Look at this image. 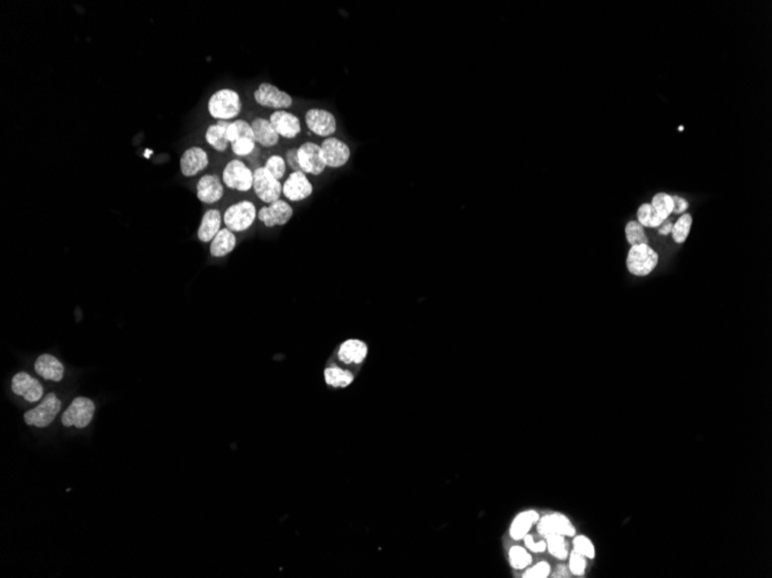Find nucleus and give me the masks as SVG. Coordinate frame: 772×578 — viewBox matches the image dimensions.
Instances as JSON below:
<instances>
[{"mask_svg":"<svg viewBox=\"0 0 772 578\" xmlns=\"http://www.w3.org/2000/svg\"><path fill=\"white\" fill-rule=\"evenodd\" d=\"M228 126H229V122L219 120L216 124L208 126L205 133L206 142L219 153H223L229 147V140L227 138Z\"/></svg>","mask_w":772,"mask_h":578,"instance_id":"nucleus-25","label":"nucleus"},{"mask_svg":"<svg viewBox=\"0 0 772 578\" xmlns=\"http://www.w3.org/2000/svg\"><path fill=\"white\" fill-rule=\"evenodd\" d=\"M223 223V215L215 208L205 211L202 222L199 224L197 237L204 244L211 243L213 238L220 232Z\"/></svg>","mask_w":772,"mask_h":578,"instance_id":"nucleus-21","label":"nucleus"},{"mask_svg":"<svg viewBox=\"0 0 772 578\" xmlns=\"http://www.w3.org/2000/svg\"><path fill=\"white\" fill-rule=\"evenodd\" d=\"M252 131H254L256 143L261 145L264 148H272L279 143L280 136L274 129L271 122L268 119L256 118L250 122Z\"/></svg>","mask_w":772,"mask_h":578,"instance_id":"nucleus-22","label":"nucleus"},{"mask_svg":"<svg viewBox=\"0 0 772 578\" xmlns=\"http://www.w3.org/2000/svg\"><path fill=\"white\" fill-rule=\"evenodd\" d=\"M231 150L240 157H245L252 154L256 148V141L252 139H241L230 143Z\"/></svg>","mask_w":772,"mask_h":578,"instance_id":"nucleus-36","label":"nucleus"},{"mask_svg":"<svg viewBox=\"0 0 772 578\" xmlns=\"http://www.w3.org/2000/svg\"><path fill=\"white\" fill-rule=\"evenodd\" d=\"M34 368L41 378L48 381L60 382L64 379L65 368L63 362L49 353L41 355L34 364Z\"/></svg>","mask_w":772,"mask_h":578,"instance_id":"nucleus-20","label":"nucleus"},{"mask_svg":"<svg viewBox=\"0 0 772 578\" xmlns=\"http://www.w3.org/2000/svg\"><path fill=\"white\" fill-rule=\"evenodd\" d=\"M208 164L209 157L207 153L197 146L186 149L179 160V169L186 178L195 177L197 174L204 171Z\"/></svg>","mask_w":772,"mask_h":578,"instance_id":"nucleus-17","label":"nucleus"},{"mask_svg":"<svg viewBox=\"0 0 772 578\" xmlns=\"http://www.w3.org/2000/svg\"><path fill=\"white\" fill-rule=\"evenodd\" d=\"M284 160H286L287 167L291 168V171H301L297 148L288 149L287 153L284 155Z\"/></svg>","mask_w":772,"mask_h":578,"instance_id":"nucleus-40","label":"nucleus"},{"mask_svg":"<svg viewBox=\"0 0 772 578\" xmlns=\"http://www.w3.org/2000/svg\"><path fill=\"white\" fill-rule=\"evenodd\" d=\"M588 563H586V558L581 556L579 553L572 551L570 556H569V569H570L571 574H574L576 576H583L586 570Z\"/></svg>","mask_w":772,"mask_h":578,"instance_id":"nucleus-37","label":"nucleus"},{"mask_svg":"<svg viewBox=\"0 0 772 578\" xmlns=\"http://www.w3.org/2000/svg\"><path fill=\"white\" fill-rule=\"evenodd\" d=\"M254 97L259 106L274 108L275 111L289 108L294 103V99L288 92L268 83H261L254 90Z\"/></svg>","mask_w":772,"mask_h":578,"instance_id":"nucleus-9","label":"nucleus"},{"mask_svg":"<svg viewBox=\"0 0 772 578\" xmlns=\"http://www.w3.org/2000/svg\"><path fill=\"white\" fill-rule=\"evenodd\" d=\"M659 227V234H661V236H666V234L672 232L673 224L667 218V220H663V223L660 224V227Z\"/></svg>","mask_w":772,"mask_h":578,"instance_id":"nucleus-42","label":"nucleus"},{"mask_svg":"<svg viewBox=\"0 0 772 578\" xmlns=\"http://www.w3.org/2000/svg\"><path fill=\"white\" fill-rule=\"evenodd\" d=\"M572 547H574L572 551L579 553L586 558L592 560L595 556V547H594L593 542L586 535H574V540H572Z\"/></svg>","mask_w":772,"mask_h":578,"instance_id":"nucleus-35","label":"nucleus"},{"mask_svg":"<svg viewBox=\"0 0 772 578\" xmlns=\"http://www.w3.org/2000/svg\"><path fill=\"white\" fill-rule=\"evenodd\" d=\"M314 193V185L303 171H291L282 183V195L288 202H302Z\"/></svg>","mask_w":772,"mask_h":578,"instance_id":"nucleus-10","label":"nucleus"},{"mask_svg":"<svg viewBox=\"0 0 772 578\" xmlns=\"http://www.w3.org/2000/svg\"><path fill=\"white\" fill-rule=\"evenodd\" d=\"M198 200L205 204H214L225 195V185L218 174H204L195 185Z\"/></svg>","mask_w":772,"mask_h":578,"instance_id":"nucleus-16","label":"nucleus"},{"mask_svg":"<svg viewBox=\"0 0 772 578\" xmlns=\"http://www.w3.org/2000/svg\"><path fill=\"white\" fill-rule=\"evenodd\" d=\"M95 414V404L88 397H76L69 405L63 416L62 424L65 428H86L92 423Z\"/></svg>","mask_w":772,"mask_h":578,"instance_id":"nucleus-5","label":"nucleus"},{"mask_svg":"<svg viewBox=\"0 0 772 578\" xmlns=\"http://www.w3.org/2000/svg\"><path fill=\"white\" fill-rule=\"evenodd\" d=\"M551 565L546 561H540L531 568L526 569L523 577L524 578H547L551 575Z\"/></svg>","mask_w":772,"mask_h":578,"instance_id":"nucleus-38","label":"nucleus"},{"mask_svg":"<svg viewBox=\"0 0 772 578\" xmlns=\"http://www.w3.org/2000/svg\"><path fill=\"white\" fill-rule=\"evenodd\" d=\"M322 151L327 168L340 169L350 162L352 150L346 142L336 136L326 138L322 142Z\"/></svg>","mask_w":772,"mask_h":578,"instance_id":"nucleus-13","label":"nucleus"},{"mask_svg":"<svg viewBox=\"0 0 772 578\" xmlns=\"http://www.w3.org/2000/svg\"><path fill=\"white\" fill-rule=\"evenodd\" d=\"M301 171L307 176L318 177L326 170V163L324 160L322 147L315 142H304L297 148Z\"/></svg>","mask_w":772,"mask_h":578,"instance_id":"nucleus-8","label":"nucleus"},{"mask_svg":"<svg viewBox=\"0 0 772 578\" xmlns=\"http://www.w3.org/2000/svg\"><path fill=\"white\" fill-rule=\"evenodd\" d=\"M222 183L233 191L247 193L254 188V171L240 160H231L222 171Z\"/></svg>","mask_w":772,"mask_h":578,"instance_id":"nucleus-3","label":"nucleus"},{"mask_svg":"<svg viewBox=\"0 0 772 578\" xmlns=\"http://www.w3.org/2000/svg\"><path fill=\"white\" fill-rule=\"evenodd\" d=\"M257 218V208L250 200L238 201L229 206L223 213L225 227L235 234L248 231Z\"/></svg>","mask_w":772,"mask_h":578,"instance_id":"nucleus-2","label":"nucleus"},{"mask_svg":"<svg viewBox=\"0 0 772 578\" xmlns=\"http://www.w3.org/2000/svg\"><path fill=\"white\" fill-rule=\"evenodd\" d=\"M525 542V547L532 553H544L547 551V546H546V540H542V542H535L533 539V535H525L523 538Z\"/></svg>","mask_w":772,"mask_h":578,"instance_id":"nucleus-39","label":"nucleus"},{"mask_svg":"<svg viewBox=\"0 0 772 578\" xmlns=\"http://www.w3.org/2000/svg\"><path fill=\"white\" fill-rule=\"evenodd\" d=\"M305 125L311 133L325 139L333 136L338 129L336 115L325 108H309L305 113Z\"/></svg>","mask_w":772,"mask_h":578,"instance_id":"nucleus-11","label":"nucleus"},{"mask_svg":"<svg viewBox=\"0 0 772 578\" xmlns=\"http://www.w3.org/2000/svg\"><path fill=\"white\" fill-rule=\"evenodd\" d=\"M691 224H693V217L689 214H683L677 220V223L674 224L672 232H670L673 236V239L675 240V243L683 244L686 241L687 238L689 236Z\"/></svg>","mask_w":772,"mask_h":578,"instance_id":"nucleus-33","label":"nucleus"},{"mask_svg":"<svg viewBox=\"0 0 772 578\" xmlns=\"http://www.w3.org/2000/svg\"><path fill=\"white\" fill-rule=\"evenodd\" d=\"M652 207L657 211L661 220H667L673 213L674 204L672 197L666 193H658L652 199Z\"/></svg>","mask_w":772,"mask_h":578,"instance_id":"nucleus-32","label":"nucleus"},{"mask_svg":"<svg viewBox=\"0 0 772 578\" xmlns=\"http://www.w3.org/2000/svg\"><path fill=\"white\" fill-rule=\"evenodd\" d=\"M679 131H683V126H680V127H679Z\"/></svg>","mask_w":772,"mask_h":578,"instance_id":"nucleus-43","label":"nucleus"},{"mask_svg":"<svg viewBox=\"0 0 772 578\" xmlns=\"http://www.w3.org/2000/svg\"><path fill=\"white\" fill-rule=\"evenodd\" d=\"M626 238L631 246L647 245L649 239L644 232V227L638 220H631L626 225Z\"/></svg>","mask_w":772,"mask_h":578,"instance_id":"nucleus-30","label":"nucleus"},{"mask_svg":"<svg viewBox=\"0 0 772 578\" xmlns=\"http://www.w3.org/2000/svg\"><path fill=\"white\" fill-rule=\"evenodd\" d=\"M254 190L258 199L265 204H271L280 200L282 195V183L277 181L264 168L254 170Z\"/></svg>","mask_w":772,"mask_h":578,"instance_id":"nucleus-7","label":"nucleus"},{"mask_svg":"<svg viewBox=\"0 0 772 578\" xmlns=\"http://www.w3.org/2000/svg\"><path fill=\"white\" fill-rule=\"evenodd\" d=\"M637 217H638V222L645 227H658L663 222V220H661L657 214V211H654L652 204H649L640 206L637 211Z\"/></svg>","mask_w":772,"mask_h":578,"instance_id":"nucleus-31","label":"nucleus"},{"mask_svg":"<svg viewBox=\"0 0 772 578\" xmlns=\"http://www.w3.org/2000/svg\"><path fill=\"white\" fill-rule=\"evenodd\" d=\"M672 200L674 204L673 213L675 214H682L688 209V201L684 200L683 197H672Z\"/></svg>","mask_w":772,"mask_h":578,"instance_id":"nucleus-41","label":"nucleus"},{"mask_svg":"<svg viewBox=\"0 0 772 578\" xmlns=\"http://www.w3.org/2000/svg\"><path fill=\"white\" fill-rule=\"evenodd\" d=\"M264 168L277 181L284 179L287 174V163L280 155H272L265 162Z\"/></svg>","mask_w":772,"mask_h":578,"instance_id":"nucleus-34","label":"nucleus"},{"mask_svg":"<svg viewBox=\"0 0 772 578\" xmlns=\"http://www.w3.org/2000/svg\"><path fill=\"white\" fill-rule=\"evenodd\" d=\"M12 391L29 403H36L43 397V386L26 372H19L12 379Z\"/></svg>","mask_w":772,"mask_h":578,"instance_id":"nucleus-15","label":"nucleus"},{"mask_svg":"<svg viewBox=\"0 0 772 578\" xmlns=\"http://www.w3.org/2000/svg\"><path fill=\"white\" fill-rule=\"evenodd\" d=\"M209 245V253L211 257L215 259H221L227 257L235 250L237 245V237L235 232L227 227H222L220 232L212 240Z\"/></svg>","mask_w":772,"mask_h":578,"instance_id":"nucleus-23","label":"nucleus"},{"mask_svg":"<svg viewBox=\"0 0 772 578\" xmlns=\"http://www.w3.org/2000/svg\"><path fill=\"white\" fill-rule=\"evenodd\" d=\"M207 110L212 118L216 119L218 122H229L241 113V96L234 89H219L208 99Z\"/></svg>","mask_w":772,"mask_h":578,"instance_id":"nucleus-1","label":"nucleus"},{"mask_svg":"<svg viewBox=\"0 0 772 578\" xmlns=\"http://www.w3.org/2000/svg\"><path fill=\"white\" fill-rule=\"evenodd\" d=\"M294 216V208L287 200L280 199L271 204H265L258 211V220L268 229L284 227Z\"/></svg>","mask_w":772,"mask_h":578,"instance_id":"nucleus-12","label":"nucleus"},{"mask_svg":"<svg viewBox=\"0 0 772 578\" xmlns=\"http://www.w3.org/2000/svg\"><path fill=\"white\" fill-rule=\"evenodd\" d=\"M540 516L535 510H525L516 516L511 522L509 535L512 540H523L525 535H528L532 528L538 523Z\"/></svg>","mask_w":772,"mask_h":578,"instance_id":"nucleus-24","label":"nucleus"},{"mask_svg":"<svg viewBox=\"0 0 772 578\" xmlns=\"http://www.w3.org/2000/svg\"><path fill=\"white\" fill-rule=\"evenodd\" d=\"M508 556L510 565L517 570L528 568L533 561L530 551L522 546H512L511 549H509Z\"/></svg>","mask_w":772,"mask_h":578,"instance_id":"nucleus-28","label":"nucleus"},{"mask_svg":"<svg viewBox=\"0 0 772 578\" xmlns=\"http://www.w3.org/2000/svg\"><path fill=\"white\" fill-rule=\"evenodd\" d=\"M545 540L546 546H547V551L551 556L558 558V560H565V558H568V546H567L565 535H547V537H545Z\"/></svg>","mask_w":772,"mask_h":578,"instance_id":"nucleus-29","label":"nucleus"},{"mask_svg":"<svg viewBox=\"0 0 772 578\" xmlns=\"http://www.w3.org/2000/svg\"><path fill=\"white\" fill-rule=\"evenodd\" d=\"M62 410V401L56 394L50 393L42 400L40 404L23 414V421L29 426L37 428H48Z\"/></svg>","mask_w":772,"mask_h":578,"instance_id":"nucleus-4","label":"nucleus"},{"mask_svg":"<svg viewBox=\"0 0 772 578\" xmlns=\"http://www.w3.org/2000/svg\"><path fill=\"white\" fill-rule=\"evenodd\" d=\"M658 253L649 245L631 246L627 258L628 270L635 276H647L657 267Z\"/></svg>","mask_w":772,"mask_h":578,"instance_id":"nucleus-6","label":"nucleus"},{"mask_svg":"<svg viewBox=\"0 0 772 578\" xmlns=\"http://www.w3.org/2000/svg\"><path fill=\"white\" fill-rule=\"evenodd\" d=\"M280 138L295 139L302 132L301 120L297 115L286 110L274 111L268 119Z\"/></svg>","mask_w":772,"mask_h":578,"instance_id":"nucleus-18","label":"nucleus"},{"mask_svg":"<svg viewBox=\"0 0 772 578\" xmlns=\"http://www.w3.org/2000/svg\"><path fill=\"white\" fill-rule=\"evenodd\" d=\"M324 379L329 387L347 388L353 383L355 376L350 369L331 365L324 369Z\"/></svg>","mask_w":772,"mask_h":578,"instance_id":"nucleus-26","label":"nucleus"},{"mask_svg":"<svg viewBox=\"0 0 772 578\" xmlns=\"http://www.w3.org/2000/svg\"><path fill=\"white\" fill-rule=\"evenodd\" d=\"M227 138L229 143L241 140V139H252L254 140V131L250 122H245L243 119H237L229 122L227 129ZM256 141V140H254Z\"/></svg>","mask_w":772,"mask_h":578,"instance_id":"nucleus-27","label":"nucleus"},{"mask_svg":"<svg viewBox=\"0 0 772 578\" xmlns=\"http://www.w3.org/2000/svg\"><path fill=\"white\" fill-rule=\"evenodd\" d=\"M366 355L368 345L357 339H347L339 345L337 350L338 360L345 365L362 364L366 360Z\"/></svg>","mask_w":772,"mask_h":578,"instance_id":"nucleus-19","label":"nucleus"},{"mask_svg":"<svg viewBox=\"0 0 772 578\" xmlns=\"http://www.w3.org/2000/svg\"><path fill=\"white\" fill-rule=\"evenodd\" d=\"M539 535L544 538L551 535H561L565 537H574L576 528L567 516L561 513L548 514L537 523Z\"/></svg>","mask_w":772,"mask_h":578,"instance_id":"nucleus-14","label":"nucleus"}]
</instances>
